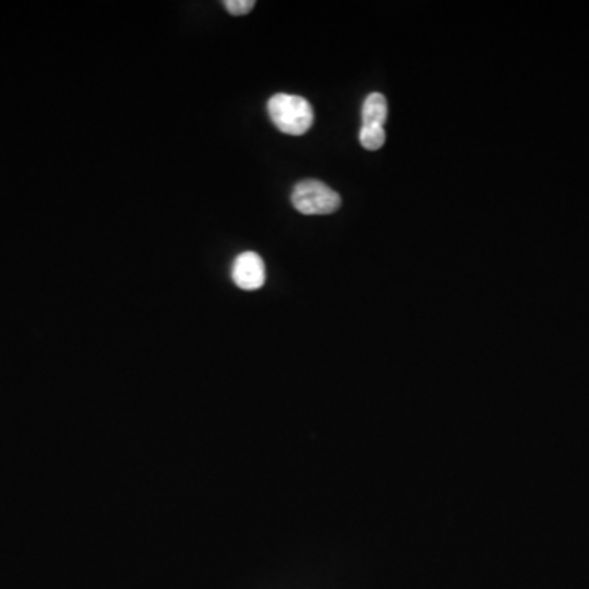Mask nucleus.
I'll use <instances>...</instances> for the list:
<instances>
[{
    "mask_svg": "<svg viewBox=\"0 0 589 589\" xmlns=\"http://www.w3.org/2000/svg\"><path fill=\"white\" fill-rule=\"evenodd\" d=\"M225 9L233 15H246L254 9V0H225Z\"/></svg>",
    "mask_w": 589,
    "mask_h": 589,
    "instance_id": "423d86ee",
    "label": "nucleus"
},
{
    "mask_svg": "<svg viewBox=\"0 0 589 589\" xmlns=\"http://www.w3.org/2000/svg\"><path fill=\"white\" fill-rule=\"evenodd\" d=\"M293 207L303 215H331L341 207V197L336 190L320 180H302L292 192Z\"/></svg>",
    "mask_w": 589,
    "mask_h": 589,
    "instance_id": "f03ea898",
    "label": "nucleus"
},
{
    "mask_svg": "<svg viewBox=\"0 0 589 589\" xmlns=\"http://www.w3.org/2000/svg\"><path fill=\"white\" fill-rule=\"evenodd\" d=\"M275 128L290 136H302L315 122V112L308 100L298 95L277 94L267 104Z\"/></svg>",
    "mask_w": 589,
    "mask_h": 589,
    "instance_id": "f257e3e1",
    "label": "nucleus"
},
{
    "mask_svg": "<svg viewBox=\"0 0 589 589\" xmlns=\"http://www.w3.org/2000/svg\"><path fill=\"white\" fill-rule=\"evenodd\" d=\"M385 130L383 126H362L360 128L359 140L367 151H377L385 144Z\"/></svg>",
    "mask_w": 589,
    "mask_h": 589,
    "instance_id": "39448f33",
    "label": "nucleus"
},
{
    "mask_svg": "<svg viewBox=\"0 0 589 589\" xmlns=\"http://www.w3.org/2000/svg\"><path fill=\"white\" fill-rule=\"evenodd\" d=\"M387 117V99L382 94H370L362 107V126H383Z\"/></svg>",
    "mask_w": 589,
    "mask_h": 589,
    "instance_id": "20e7f679",
    "label": "nucleus"
},
{
    "mask_svg": "<svg viewBox=\"0 0 589 589\" xmlns=\"http://www.w3.org/2000/svg\"><path fill=\"white\" fill-rule=\"evenodd\" d=\"M233 282L243 290H257L266 282V266L256 252H243L233 264Z\"/></svg>",
    "mask_w": 589,
    "mask_h": 589,
    "instance_id": "7ed1b4c3",
    "label": "nucleus"
}]
</instances>
